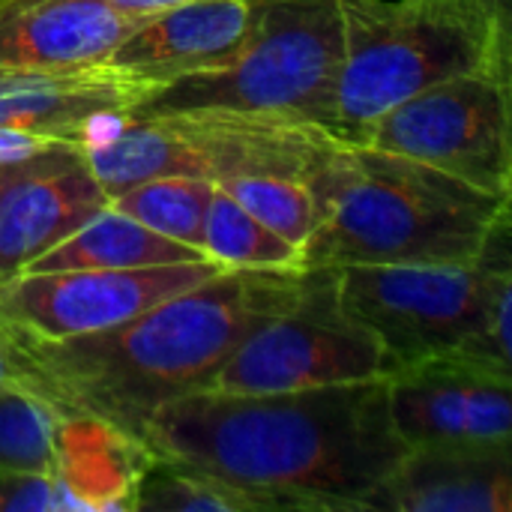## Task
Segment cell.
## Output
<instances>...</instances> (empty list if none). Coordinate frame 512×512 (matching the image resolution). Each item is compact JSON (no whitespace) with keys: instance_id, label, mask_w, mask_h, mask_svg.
<instances>
[{"instance_id":"1","label":"cell","mask_w":512,"mask_h":512,"mask_svg":"<svg viewBox=\"0 0 512 512\" xmlns=\"http://www.w3.org/2000/svg\"><path fill=\"white\" fill-rule=\"evenodd\" d=\"M138 441L267 512H372L408 450L387 378L297 393L195 390L153 411Z\"/></svg>"},{"instance_id":"2","label":"cell","mask_w":512,"mask_h":512,"mask_svg":"<svg viewBox=\"0 0 512 512\" xmlns=\"http://www.w3.org/2000/svg\"><path fill=\"white\" fill-rule=\"evenodd\" d=\"M303 279L297 270H219L141 315L84 336L45 342L24 333L45 399L138 441L162 405L204 390L225 360Z\"/></svg>"},{"instance_id":"3","label":"cell","mask_w":512,"mask_h":512,"mask_svg":"<svg viewBox=\"0 0 512 512\" xmlns=\"http://www.w3.org/2000/svg\"><path fill=\"white\" fill-rule=\"evenodd\" d=\"M306 183L318 216L303 267L471 261L510 219L512 195L483 192L432 165L345 138Z\"/></svg>"},{"instance_id":"4","label":"cell","mask_w":512,"mask_h":512,"mask_svg":"<svg viewBox=\"0 0 512 512\" xmlns=\"http://www.w3.org/2000/svg\"><path fill=\"white\" fill-rule=\"evenodd\" d=\"M342 72L336 135L363 129L411 93L477 69L512 75V0H336Z\"/></svg>"},{"instance_id":"5","label":"cell","mask_w":512,"mask_h":512,"mask_svg":"<svg viewBox=\"0 0 512 512\" xmlns=\"http://www.w3.org/2000/svg\"><path fill=\"white\" fill-rule=\"evenodd\" d=\"M342 24L336 0H279L258 9L246 48L222 69L144 90L126 120L237 111L318 123L336 132Z\"/></svg>"},{"instance_id":"6","label":"cell","mask_w":512,"mask_h":512,"mask_svg":"<svg viewBox=\"0 0 512 512\" xmlns=\"http://www.w3.org/2000/svg\"><path fill=\"white\" fill-rule=\"evenodd\" d=\"M336 132L288 117L237 111H186L123 120L105 138L84 147L90 171L105 198L153 177H297L306 180Z\"/></svg>"},{"instance_id":"7","label":"cell","mask_w":512,"mask_h":512,"mask_svg":"<svg viewBox=\"0 0 512 512\" xmlns=\"http://www.w3.org/2000/svg\"><path fill=\"white\" fill-rule=\"evenodd\" d=\"M507 270H512L510 219L471 261L336 267V279L342 303L375 333L393 372L462 348L495 279Z\"/></svg>"},{"instance_id":"8","label":"cell","mask_w":512,"mask_h":512,"mask_svg":"<svg viewBox=\"0 0 512 512\" xmlns=\"http://www.w3.org/2000/svg\"><path fill=\"white\" fill-rule=\"evenodd\" d=\"M390 363L339 294L336 267H303L294 300L267 318L204 390L297 393L387 378Z\"/></svg>"},{"instance_id":"9","label":"cell","mask_w":512,"mask_h":512,"mask_svg":"<svg viewBox=\"0 0 512 512\" xmlns=\"http://www.w3.org/2000/svg\"><path fill=\"white\" fill-rule=\"evenodd\" d=\"M510 84V72L495 69L435 81L381 111L357 141L512 195Z\"/></svg>"},{"instance_id":"10","label":"cell","mask_w":512,"mask_h":512,"mask_svg":"<svg viewBox=\"0 0 512 512\" xmlns=\"http://www.w3.org/2000/svg\"><path fill=\"white\" fill-rule=\"evenodd\" d=\"M219 270L210 258L132 270H21L0 279V318L33 339L60 342L117 327Z\"/></svg>"},{"instance_id":"11","label":"cell","mask_w":512,"mask_h":512,"mask_svg":"<svg viewBox=\"0 0 512 512\" xmlns=\"http://www.w3.org/2000/svg\"><path fill=\"white\" fill-rule=\"evenodd\" d=\"M390 417L411 447L512 444V375L441 354L387 375Z\"/></svg>"},{"instance_id":"12","label":"cell","mask_w":512,"mask_h":512,"mask_svg":"<svg viewBox=\"0 0 512 512\" xmlns=\"http://www.w3.org/2000/svg\"><path fill=\"white\" fill-rule=\"evenodd\" d=\"M108 204L81 144H51L0 171V279L27 270L42 252Z\"/></svg>"},{"instance_id":"13","label":"cell","mask_w":512,"mask_h":512,"mask_svg":"<svg viewBox=\"0 0 512 512\" xmlns=\"http://www.w3.org/2000/svg\"><path fill=\"white\" fill-rule=\"evenodd\" d=\"M258 9L246 0H177L138 18L99 69L144 90L228 66L249 42Z\"/></svg>"},{"instance_id":"14","label":"cell","mask_w":512,"mask_h":512,"mask_svg":"<svg viewBox=\"0 0 512 512\" xmlns=\"http://www.w3.org/2000/svg\"><path fill=\"white\" fill-rule=\"evenodd\" d=\"M138 96V87L99 66L0 72V129L87 147L123 123Z\"/></svg>"},{"instance_id":"15","label":"cell","mask_w":512,"mask_h":512,"mask_svg":"<svg viewBox=\"0 0 512 512\" xmlns=\"http://www.w3.org/2000/svg\"><path fill=\"white\" fill-rule=\"evenodd\" d=\"M138 18L108 0H0V72L93 69Z\"/></svg>"},{"instance_id":"16","label":"cell","mask_w":512,"mask_h":512,"mask_svg":"<svg viewBox=\"0 0 512 512\" xmlns=\"http://www.w3.org/2000/svg\"><path fill=\"white\" fill-rule=\"evenodd\" d=\"M512 444L411 447L375 495L372 512H510Z\"/></svg>"},{"instance_id":"17","label":"cell","mask_w":512,"mask_h":512,"mask_svg":"<svg viewBox=\"0 0 512 512\" xmlns=\"http://www.w3.org/2000/svg\"><path fill=\"white\" fill-rule=\"evenodd\" d=\"M204 258L198 249H189L171 237H162L141 225L138 219L105 204L81 228L42 252L27 270L54 273V270H132L156 264H180Z\"/></svg>"},{"instance_id":"18","label":"cell","mask_w":512,"mask_h":512,"mask_svg":"<svg viewBox=\"0 0 512 512\" xmlns=\"http://www.w3.org/2000/svg\"><path fill=\"white\" fill-rule=\"evenodd\" d=\"M204 258L225 270H297L303 252L261 225L222 186L213 183L204 219Z\"/></svg>"},{"instance_id":"19","label":"cell","mask_w":512,"mask_h":512,"mask_svg":"<svg viewBox=\"0 0 512 512\" xmlns=\"http://www.w3.org/2000/svg\"><path fill=\"white\" fill-rule=\"evenodd\" d=\"M213 183L204 177H153L108 198V204L150 231L204 255V219Z\"/></svg>"},{"instance_id":"20","label":"cell","mask_w":512,"mask_h":512,"mask_svg":"<svg viewBox=\"0 0 512 512\" xmlns=\"http://www.w3.org/2000/svg\"><path fill=\"white\" fill-rule=\"evenodd\" d=\"M132 512H267V507L207 474H198L192 468H183L177 462H168L162 456L147 459L141 468L132 498Z\"/></svg>"},{"instance_id":"21","label":"cell","mask_w":512,"mask_h":512,"mask_svg":"<svg viewBox=\"0 0 512 512\" xmlns=\"http://www.w3.org/2000/svg\"><path fill=\"white\" fill-rule=\"evenodd\" d=\"M63 417L33 393L0 390V468L57 477Z\"/></svg>"},{"instance_id":"22","label":"cell","mask_w":512,"mask_h":512,"mask_svg":"<svg viewBox=\"0 0 512 512\" xmlns=\"http://www.w3.org/2000/svg\"><path fill=\"white\" fill-rule=\"evenodd\" d=\"M216 186H222L261 225H267L273 234H279L282 240H288L303 252L318 216L315 195L306 180L255 174V177H231Z\"/></svg>"},{"instance_id":"23","label":"cell","mask_w":512,"mask_h":512,"mask_svg":"<svg viewBox=\"0 0 512 512\" xmlns=\"http://www.w3.org/2000/svg\"><path fill=\"white\" fill-rule=\"evenodd\" d=\"M0 512H84L57 477L0 468Z\"/></svg>"},{"instance_id":"24","label":"cell","mask_w":512,"mask_h":512,"mask_svg":"<svg viewBox=\"0 0 512 512\" xmlns=\"http://www.w3.org/2000/svg\"><path fill=\"white\" fill-rule=\"evenodd\" d=\"M0 390H21L45 399L42 375L27 351L24 333L3 318H0Z\"/></svg>"},{"instance_id":"25","label":"cell","mask_w":512,"mask_h":512,"mask_svg":"<svg viewBox=\"0 0 512 512\" xmlns=\"http://www.w3.org/2000/svg\"><path fill=\"white\" fill-rule=\"evenodd\" d=\"M108 3L117 6V9H123V12H129V15H147V12L162 9V6H171L177 0H108ZM246 3H252L255 9H261V6H270V3H279V0H246Z\"/></svg>"},{"instance_id":"26","label":"cell","mask_w":512,"mask_h":512,"mask_svg":"<svg viewBox=\"0 0 512 512\" xmlns=\"http://www.w3.org/2000/svg\"><path fill=\"white\" fill-rule=\"evenodd\" d=\"M0 171H3V168H0Z\"/></svg>"}]
</instances>
